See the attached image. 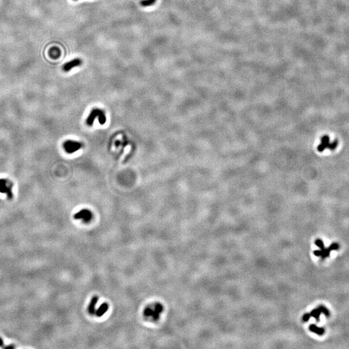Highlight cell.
Returning a JSON list of instances; mask_svg holds the SVG:
<instances>
[{"label": "cell", "mask_w": 349, "mask_h": 349, "mask_svg": "<svg viewBox=\"0 0 349 349\" xmlns=\"http://www.w3.org/2000/svg\"><path fill=\"white\" fill-rule=\"evenodd\" d=\"M321 142L317 146V150L320 152H323L326 149H329L330 146V138L328 135L323 136L321 139Z\"/></svg>", "instance_id": "7"}, {"label": "cell", "mask_w": 349, "mask_h": 349, "mask_svg": "<svg viewBox=\"0 0 349 349\" xmlns=\"http://www.w3.org/2000/svg\"><path fill=\"white\" fill-rule=\"evenodd\" d=\"M12 186L13 185L9 181L5 178H0V193L6 194L8 199H12L13 197Z\"/></svg>", "instance_id": "3"}, {"label": "cell", "mask_w": 349, "mask_h": 349, "mask_svg": "<svg viewBox=\"0 0 349 349\" xmlns=\"http://www.w3.org/2000/svg\"><path fill=\"white\" fill-rule=\"evenodd\" d=\"M92 217L93 215L90 211L87 209H83L75 214L74 218L75 219H82L85 223H88L91 220Z\"/></svg>", "instance_id": "5"}, {"label": "cell", "mask_w": 349, "mask_h": 349, "mask_svg": "<svg viewBox=\"0 0 349 349\" xmlns=\"http://www.w3.org/2000/svg\"><path fill=\"white\" fill-rule=\"evenodd\" d=\"M96 118H98L100 124H104L106 121V117L103 111L99 109H94L92 110L89 116L87 119V124L89 126H92Z\"/></svg>", "instance_id": "1"}, {"label": "cell", "mask_w": 349, "mask_h": 349, "mask_svg": "<svg viewBox=\"0 0 349 349\" xmlns=\"http://www.w3.org/2000/svg\"><path fill=\"white\" fill-rule=\"evenodd\" d=\"M314 254L316 255V257H321V250H315L314 251Z\"/></svg>", "instance_id": "20"}, {"label": "cell", "mask_w": 349, "mask_h": 349, "mask_svg": "<svg viewBox=\"0 0 349 349\" xmlns=\"http://www.w3.org/2000/svg\"><path fill=\"white\" fill-rule=\"evenodd\" d=\"M329 250L330 251H334V250H338L339 248V244L337 242H333L332 244H331L329 247Z\"/></svg>", "instance_id": "18"}, {"label": "cell", "mask_w": 349, "mask_h": 349, "mask_svg": "<svg viewBox=\"0 0 349 349\" xmlns=\"http://www.w3.org/2000/svg\"><path fill=\"white\" fill-rule=\"evenodd\" d=\"M310 330L312 332L316 334L319 335H323L325 334V329L323 327H319L316 325H311L309 326Z\"/></svg>", "instance_id": "10"}, {"label": "cell", "mask_w": 349, "mask_h": 349, "mask_svg": "<svg viewBox=\"0 0 349 349\" xmlns=\"http://www.w3.org/2000/svg\"><path fill=\"white\" fill-rule=\"evenodd\" d=\"M0 347H4V342L2 338H0Z\"/></svg>", "instance_id": "22"}, {"label": "cell", "mask_w": 349, "mask_h": 349, "mask_svg": "<svg viewBox=\"0 0 349 349\" xmlns=\"http://www.w3.org/2000/svg\"><path fill=\"white\" fill-rule=\"evenodd\" d=\"M99 300V297L95 296L92 297L91 301L88 306V312L89 313L93 315L95 314V306L97 304L98 301Z\"/></svg>", "instance_id": "8"}, {"label": "cell", "mask_w": 349, "mask_h": 349, "mask_svg": "<svg viewBox=\"0 0 349 349\" xmlns=\"http://www.w3.org/2000/svg\"><path fill=\"white\" fill-rule=\"evenodd\" d=\"M338 140L336 139L333 142L330 143V146L329 147V150H331V151H334V150H335L336 147H338Z\"/></svg>", "instance_id": "17"}, {"label": "cell", "mask_w": 349, "mask_h": 349, "mask_svg": "<svg viewBox=\"0 0 349 349\" xmlns=\"http://www.w3.org/2000/svg\"><path fill=\"white\" fill-rule=\"evenodd\" d=\"M109 309V305L108 303H103L102 305H100V307L98 309L95 314L96 315V316L98 317H102L103 315L105 314V313L108 311Z\"/></svg>", "instance_id": "11"}, {"label": "cell", "mask_w": 349, "mask_h": 349, "mask_svg": "<svg viewBox=\"0 0 349 349\" xmlns=\"http://www.w3.org/2000/svg\"><path fill=\"white\" fill-rule=\"evenodd\" d=\"M163 306L162 305L159 303H156L154 305V308H152L151 307H147L144 311V315L146 317H153V320L156 321L158 320L160 313L162 312Z\"/></svg>", "instance_id": "2"}, {"label": "cell", "mask_w": 349, "mask_h": 349, "mask_svg": "<svg viewBox=\"0 0 349 349\" xmlns=\"http://www.w3.org/2000/svg\"><path fill=\"white\" fill-rule=\"evenodd\" d=\"M310 314V316H311V317H314L315 320H316L317 321H320V318L321 312L320 311V310L318 308V307L317 308L314 309Z\"/></svg>", "instance_id": "12"}, {"label": "cell", "mask_w": 349, "mask_h": 349, "mask_svg": "<svg viewBox=\"0 0 349 349\" xmlns=\"http://www.w3.org/2000/svg\"><path fill=\"white\" fill-rule=\"evenodd\" d=\"M315 244H316L318 248H320V250L324 248H325V244H324V242H323V241L320 239H317L316 241H315Z\"/></svg>", "instance_id": "16"}, {"label": "cell", "mask_w": 349, "mask_h": 349, "mask_svg": "<svg viewBox=\"0 0 349 349\" xmlns=\"http://www.w3.org/2000/svg\"><path fill=\"white\" fill-rule=\"evenodd\" d=\"M3 348H15V346L14 345V344H9V345H7V346H4Z\"/></svg>", "instance_id": "21"}, {"label": "cell", "mask_w": 349, "mask_h": 349, "mask_svg": "<svg viewBox=\"0 0 349 349\" xmlns=\"http://www.w3.org/2000/svg\"><path fill=\"white\" fill-rule=\"evenodd\" d=\"M330 252H331V251L329 250V248H324L321 249V257L323 259H326L327 257H329L330 256Z\"/></svg>", "instance_id": "13"}, {"label": "cell", "mask_w": 349, "mask_h": 349, "mask_svg": "<svg viewBox=\"0 0 349 349\" xmlns=\"http://www.w3.org/2000/svg\"><path fill=\"white\" fill-rule=\"evenodd\" d=\"M63 148L67 153H73L82 147V144L73 140H67L63 144Z\"/></svg>", "instance_id": "4"}, {"label": "cell", "mask_w": 349, "mask_h": 349, "mask_svg": "<svg viewBox=\"0 0 349 349\" xmlns=\"http://www.w3.org/2000/svg\"><path fill=\"white\" fill-rule=\"evenodd\" d=\"M82 64V59L80 58H74L73 59H72V60L65 63V64L63 65L62 69L63 71L69 72L72 69H73V68L76 67H79Z\"/></svg>", "instance_id": "6"}, {"label": "cell", "mask_w": 349, "mask_h": 349, "mask_svg": "<svg viewBox=\"0 0 349 349\" xmlns=\"http://www.w3.org/2000/svg\"><path fill=\"white\" fill-rule=\"evenodd\" d=\"M156 0H142L140 2V5L144 7L151 6L156 2Z\"/></svg>", "instance_id": "14"}, {"label": "cell", "mask_w": 349, "mask_h": 349, "mask_svg": "<svg viewBox=\"0 0 349 349\" xmlns=\"http://www.w3.org/2000/svg\"><path fill=\"white\" fill-rule=\"evenodd\" d=\"M311 317V316H310V313H307V314H304V316H303V321L305 322L308 321L310 318Z\"/></svg>", "instance_id": "19"}, {"label": "cell", "mask_w": 349, "mask_h": 349, "mask_svg": "<svg viewBox=\"0 0 349 349\" xmlns=\"http://www.w3.org/2000/svg\"><path fill=\"white\" fill-rule=\"evenodd\" d=\"M318 308L320 310V311H321V314H324L326 317H329L330 316V312H329V310H328V308L326 307H325V306H323V305L319 306H318Z\"/></svg>", "instance_id": "15"}, {"label": "cell", "mask_w": 349, "mask_h": 349, "mask_svg": "<svg viewBox=\"0 0 349 349\" xmlns=\"http://www.w3.org/2000/svg\"><path fill=\"white\" fill-rule=\"evenodd\" d=\"M49 56L53 59H58L61 56V50L57 47H53L49 50Z\"/></svg>", "instance_id": "9"}, {"label": "cell", "mask_w": 349, "mask_h": 349, "mask_svg": "<svg viewBox=\"0 0 349 349\" xmlns=\"http://www.w3.org/2000/svg\"><path fill=\"white\" fill-rule=\"evenodd\" d=\"M74 1H76V0H74Z\"/></svg>", "instance_id": "23"}]
</instances>
